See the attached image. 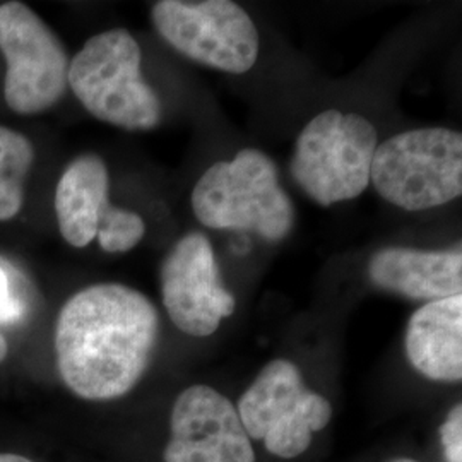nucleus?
Masks as SVG:
<instances>
[{
    "mask_svg": "<svg viewBox=\"0 0 462 462\" xmlns=\"http://www.w3.org/2000/svg\"><path fill=\"white\" fill-rule=\"evenodd\" d=\"M160 274L168 317L185 334L213 336L235 312L236 301L223 286L215 248L204 233L182 236L166 254Z\"/></svg>",
    "mask_w": 462,
    "mask_h": 462,
    "instance_id": "9d476101",
    "label": "nucleus"
},
{
    "mask_svg": "<svg viewBox=\"0 0 462 462\" xmlns=\"http://www.w3.org/2000/svg\"><path fill=\"white\" fill-rule=\"evenodd\" d=\"M440 442L448 462H462V406L456 404L440 427Z\"/></svg>",
    "mask_w": 462,
    "mask_h": 462,
    "instance_id": "2eb2a0df",
    "label": "nucleus"
},
{
    "mask_svg": "<svg viewBox=\"0 0 462 462\" xmlns=\"http://www.w3.org/2000/svg\"><path fill=\"white\" fill-rule=\"evenodd\" d=\"M59 230L69 245L83 248L93 240L108 254L133 250L146 233V223L110 202V175L97 154L72 160L55 190Z\"/></svg>",
    "mask_w": 462,
    "mask_h": 462,
    "instance_id": "1a4fd4ad",
    "label": "nucleus"
},
{
    "mask_svg": "<svg viewBox=\"0 0 462 462\" xmlns=\"http://www.w3.org/2000/svg\"><path fill=\"white\" fill-rule=\"evenodd\" d=\"M370 183L404 211L446 206L462 194V134L425 127L396 134L375 149Z\"/></svg>",
    "mask_w": 462,
    "mask_h": 462,
    "instance_id": "20e7f679",
    "label": "nucleus"
},
{
    "mask_svg": "<svg viewBox=\"0 0 462 462\" xmlns=\"http://www.w3.org/2000/svg\"><path fill=\"white\" fill-rule=\"evenodd\" d=\"M165 462H255L236 406L209 385L182 391L170 416Z\"/></svg>",
    "mask_w": 462,
    "mask_h": 462,
    "instance_id": "9b49d317",
    "label": "nucleus"
},
{
    "mask_svg": "<svg viewBox=\"0 0 462 462\" xmlns=\"http://www.w3.org/2000/svg\"><path fill=\"white\" fill-rule=\"evenodd\" d=\"M391 462H418L414 461V459H408V457H399V459H394V461Z\"/></svg>",
    "mask_w": 462,
    "mask_h": 462,
    "instance_id": "6ab92c4d",
    "label": "nucleus"
},
{
    "mask_svg": "<svg viewBox=\"0 0 462 462\" xmlns=\"http://www.w3.org/2000/svg\"><path fill=\"white\" fill-rule=\"evenodd\" d=\"M0 51L7 64L4 99L13 112L36 116L64 97L70 60L59 36L30 5L0 4Z\"/></svg>",
    "mask_w": 462,
    "mask_h": 462,
    "instance_id": "6e6552de",
    "label": "nucleus"
},
{
    "mask_svg": "<svg viewBox=\"0 0 462 462\" xmlns=\"http://www.w3.org/2000/svg\"><path fill=\"white\" fill-rule=\"evenodd\" d=\"M143 53L127 30L91 36L69 64L67 84L84 108L125 131H151L163 116L160 97L141 70Z\"/></svg>",
    "mask_w": 462,
    "mask_h": 462,
    "instance_id": "7ed1b4c3",
    "label": "nucleus"
},
{
    "mask_svg": "<svg viewBox=\"0 0 462 462\" xmlns=\"http://www.w3.org/2000/svg\"><path fill=\"white\" fill-rule=\"evenodd\" d=\"M406 356L416 372L435 382L462 379V295L429 301L406 328Z\"/></svg>",
    "mask_w": 462,
    "mask_h": 462,
    "instance_id": "ddd939ff",
    "label": "nucleus"
},
{
    "mask_svg": "<svg viewBox=\"0 0 462 462\" xmlns=\"http://www.w3.org/2000/svg\"><path fill=\"white\" fill-rule=\"evenodd\" d=\"M33 160L32 141L0 125V221H9L21 211Z\"/></svg>",
    "mask_w": 462,
    "mask_h": 462,
    "instance_id": "4468645a",
    "label": "nucleus"
},
{
    "mask_svg": "<svg viewBox=\"0 0 462 462\" xmlns=\"http://www.w3.org/2000/svg\"><path fill=\"white\" fill-rule=\"evenodd\" d=\"M26 312L23 300L11 291V281L7 273L0 267V326L17 322Z\"/></svg>",
    "mask_w": 462,
    "mask_h": 462,
    "instance_id": "dca6fc26",
    "label": "nucleus"
},
{
    "mask_svg": "<svg viewBox=\"0 0 462 462\" xmlns=\"http://www.w3.org/2000/svg\"><path fill=\"white\" fill-rule=\"evenodd\" d=\"M190 204L208 228L254 231L269 242L286 238L295 223L278 168L259 149H242L230 162L209 166L194 185Z\"/></svg>",
    "mask_w": 462,
    "mask_h": 462,
    "instance_id": "f03ea898",
    "label": "nucleus"
},
{
    "mask_svg": "<svg viewBox=\"0 0 462 462\" xmlns=\"http://www.w3.org/2000/svg\"><path fill=\"white\" fill-rule=\"evenodd\" d=\"M236 413L248 439L281 459L301 456L332 418L329 401L305 383L297 365L273 360L240 397Z\"/></svg>",
    "mask_w": 462,
    "mask_h": 462,
    "instance_id": "423d86ee",
    "label": "nucleus"
},
{
    "mask_svg": "<svg viewBox=\"0 0 462 462\" xmlns=\"http://www.w3.org/2000/svg\"><path fill=\"white\" fill-rule=\"evenodd\" d=\"M151 21L168 45L202 66L244 74L257 62L259 32L230 0H160Z\"/></svg>",
    "mask_w": 462,
    "mask_h": 462,
    "instance_id": "0eeeda50",
    "label": "nucleus"
},
{
    "mask_svg": "<svg viewBox=\"0 0 462 462\" xmlns=\"http://www.w3.org/2000/svg\"><path fill=\"white\" fill-rule=\"evenodd\" d=\"M0 462H33L28 457L17 456V454H0Z\"/></svg>",
    "mask_w": 462,
    "mask_h": 462,
    "instance_id": "f3484780",
    "label": "nucleus"
},
{
    "mask_svg": "<svg viewBox=\"0 0 462 462\" xmlns=\"http://www.w3.org/2000/svg\"><path fill=\"white\" fill-rule=\"evenodd\" d=\"M160 314L146 295L98 282L67 300L55 326V353L67 387L88 401L125 396L146 374Z\"/></svg>",
    "mask_w": 462,
    "mask_h": 462,
    "instance_id": "f257e3e1",
    "label": "nucleus"
},
{
    "mask_svg": "<svg viewBox=\"0 0 462 462\" xmlns=\"http://www.w3.org/2000/svg\"><path fill=\"white\" fill-rule=\"evenodd\" d=\"M379 137L362 116L326 110L300 133L290 171L301 190L329 208L364 194Z\"/></svg>",
    "mask_w": 462,
    "mask_h": 462,
    "instance_id": "39448f33",
    "label": "nucleus"
},
{
    "mask_svg": "<svg viewBox=\"0 0 462 462\" xmlns=\"http://www.w3.org/2000/svg\"><path fill=\"white\" fill-rule=\"evenodd\" d=\"M7 353H9V345H7L5 337H4L2 332H0V364L7 358Z\"/></svg>",
    "mask_w": 462,
    "mask_h": 462,
    "instance_id": "a211bd4d",
    "label": "nucleus"
},
{
    "mask_svg": "<svg viewBox=\"0 0 462 462\" xmlns=\"http://www.w3.org/2000/svg\"><path fill=\"white\" fill-rule=\"evenodd\" d=\"M368 278L374 286L401 297L435 301L461 295V247L420 250L385 247L368 261Z\"/></svg>",
    "mask_w": 462,
    "mask_h": 462,
    "instance_id": "f8f14e48",
    "label": "nucleus"
}]
</instances>
